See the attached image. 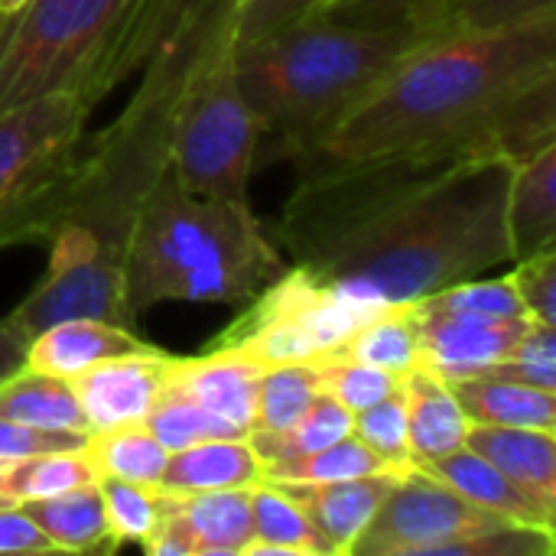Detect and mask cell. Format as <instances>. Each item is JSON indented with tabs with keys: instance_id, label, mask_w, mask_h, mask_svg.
I'll return each mask as SVG.
<instances>
[{
	"instance_id": "cell-1",
	"label": "cell",
	"mask_w": 556,
	"mask_h": 556,
	"mask_svg": "<svg viewBox=\"0 0 556 556\" xmlns=\"http://www.w3.org/2000/svg\"><path fill=\"white\" fill-rule=\"evenodd\" d=\"M511 166L437 150L303 169L274 241L293 267L365 309L410 306L511 264Z\"/></svg>"
},
{
	"instance_id": "cell-2",
	"label": "cell",
	"mask_w": 556,
	"mask_h": 556,
	"mask_svg": "<svg viewBox=\"0 0 556 556\" xmlns=\"http://www.w3.org/2000/svg\"><path fill=\"white\" fill-rule=\"evenodd\" d=\"M212 0H189L173 29L140 68L124 111L81 140L42 225L49 267L7 323L26 339L68 319L94 316L134 329L124 300V257L137 215L169 169L173 124L182 78L199 46Z\"/></svg>"
},
{
	"instance_id": "cell-3",
	"label": "cell",
	"mask_w": 556,
	"mask_h": 556,
	"mask_svg": "<svg viewBox=\"0 0 556 556\" xmlns=\"http://www.w3.org/2000/svg\"><path fill=\"white\" fill-rule=\"evenodd\" d=\"M547 75H556V10L502 33L430 36L290 163L303 173L437 150L508 160L502 114Z\"/></svg>"
},
{
	"instance_id": "cell-4",
	"label": "cell",
	"mask_w": 556,
	"mask_h": 556,
	"mask_svg": "<svg viewBox=\"0 0 556 556\" xmlns=\"http://www.w3.org/2000/svg\"><path fill=\"white\" fill-rule=\"evenodd\" d=\"M287 267L248 199L195 192L166 169L127 241L124 300L134 319L160 303L244 306Z\"/></svg>"
},
{
	"instance_id": "cell-5",
	"label": "cell",
	"mask_w": 556,
	"mask_h": 556,
	"mask_svg": "<svg viewBox=\"0 0 556 556\" xmlns=\"http://www.w3.org/2000/svg\"><path fill=\"white\" fill-rule=\"evenodd\" d=\"M430 36L440 33L414 26L362 29L306 16L238 42V85L261 124V150L270 147V160L303 153Z\"/></svg>"
},
{
	"instance_id": "cell-6",
	"label": "cell",
	"mask_w": 556,
	"mask_h": 556,
	"mask_svg": "<svg viewBox=\"0 0 556 556\" xmlns=\"http://www.w3.org/2000/svg\"><path fill=\"white\" fill-rule=\"evenodd\" d=\"M189 0H23L0 13V117L52 91L94 108L127 81Z\"/></svg>"
},
{
	"instance_id": "cell-7",
	"label": "cell",
	"mask_w": 556,
	"mask_h": 556,
	"mask_svg": "<svg viewBox=\"0 0 556 556\" xmlns=\"http://www.w3.org/2000/svg\"><path fill=\"white\" fill-rule=\"evenodd\" d=\"M235 0H212L176 101L169 169L182 186L248 199L261 153V124L238 85Z\"/></svg>"
},
{
	"instance_id": "cell-8",
	"label": "cell",
	"mask_w": 556,
	"mask_h": 556,
	"mask_svg": "<svg viewBox=\"0 0 556 556\" xmlns=\"http://www.w3.org/2000/svg\"><path fill=\"white\" fill-rule=\"evenodd\" d=\"M91 111L85 94L52 91L0 117V248L42 238Z\"/></svg>"
},
{
	"instance_id": "cell-9",
	"label": "cell",
	"mask_w": 556,
	"mask_h": 556,
	"mask_svg": "<svg viewBox=\"0 0 556 556\" xmlns=\"http://www.w3.org/2000/svg\"><path fill=\"white\" fill-rule=\"evenodd\" d=\"M371 313L290 264L287 274L244 303L241 316L212 345L244 349L261 365L319 362L336 355L349 332Z\"/></svg>"
},
{
	"instance_id": "cell-10",
	"label": "cell",
	"mask_w": 556,
	"mask_h": 556,
	"mask_svg": "<svg viewBox=\"0 0 556 556\" xmlns=\"http://www.w3.org/2000/svg\"><path fill=\"white\" fill-rule=\"evenodd\" d=\"M505 521L430 472L410 469L394 482L349 556H446L459 541Z\"/></svg>"
},
{
	"instance_id": "cell-11",
	"label": "cell",
	"mask_w": 556,
	"mask_h": 556,
	"mask_svg": "<svg viewBox=\"0 0 556 556\" xmlns=\"http://www.w3.org/2000/svg\"><path fill=\"white\" fill-rule=\"evenodd\" d=\"M251 538V489L166 492L163 515L143 551L150 556H244Z\"/></svg>"
},
{
	"instance_id": "cell-12",
	"label": "cell",
	"mask_w": 556,
	"mask_h": 556,
	"mask_svg": "<svg viewBox=\"0 0 556 556\" xmlns=\"http://www.w3.org/2000/svg\"><path fill=\"white\" fill-rule=\"evenodd\" d=\"M410 316L417 329L420 365L443 381L485 375L492 365L511 355L531 326V319H479L427 309L424 303H410Z\"/></svg>"
},
{
	"instance_id": "cell-13",
	"label": "cell",
	"mask_w": 556,
	"mask_h": 556,
	"mask_svg": "<svg viewBox=\"0 0 556 556\" xmlns=\"http://www.w3.org/2000/svg\"><path fill=\"white\" fill-rule=\"evenodd\" d=\"M173 355L166 349L117 355L72 378V391L88 420V433L143 424L166 391Z\"/></svg>"
},
{
	"instance_id": "cell-14",
	"label": "cell",
	"mask_w": 556,
	"mask_h": 556,
	"mask_svg": "<svg viewBox=\"0 0 556 556\" xmlns=\"http://www.w3.org/2000/svg\"><path fill=\"white\" fill-rule=\"evenodd\" d=\"M264 365L235 345H208L199 355H173L169 384L218 417L235 437H251L257 417V381Z\"/></svg>"
},
{
	"instance_id": "cell-15",
	"label": "cell",
	"mask_w": 556,
	"mask_h": 556,
	"mask_svg": "<svg viewBox=\"0 0 556 556\" xmlns=\"http://www.w3.org/2000/svg\"><path fill=\"white\" fill-rule=\"evenodd\" d=\"M401 476L404 472H375V476L339 479V482H303V485L274 482V485L293 495V502L303 508L316 534L326 541L329 554L349 556Z\"/></svg>"
},
{
	"instance_id": "cell-16",
	"label": "cell",
	"mask_w": 556,
	"mask_h": 556,
	"mask_svg": "<svg viewBox=\"0 0 556 556\" xmlns=\"http://www.w3.org/2000/svg\"><path fill=\"white\" fill-rule=\"evenodd\" d=\"M153 349H156L153 342L140 339L127 326L94 319V316H68V319H59V323L39 329L29 339L26 368L72 381L75 375L88 371L98 362H108L117 355L153 352Z\"/></svg>"
},
{
	"instance_id": "cell-17",
	"label": "cell",
	"mask_w": 556,
	"mask_h": 556,
	"mask_svg": "<svg viewBox=\"0 0 556 556\" xmlns=\"http://www.w3.org/2000/svg\"><path fill=\"white\" fill-rule=\"evenodd\" d=\"M466 446L556 518V433L472 424Z\"/></svg>"
},
{
	"instance_id": "cell-18",
	"label": "cell",
	"mask_w": 556,
	"mask_h": 556,
	"mask_svg": "<svg viewBox=\"0 0 556 556\" xmlns=\"http://www.w3.org/2000/svg\"><path fill=\"white\" fill-rule=\"evenodd\" d=\"M401 388L407 404V440L417 469L466 446V433L472 424L459 407L450 381L417 365L401 378Z\"/></svg>"
},
{
	"instance_id": "cell-19",
	"label": "cell",
	"mask_w": 556,
	"mask_h": 556,
	"mask_svg": "<svg viewBox=\"0 0 556 556\" xmlns=\"http://www.w3.org/2000/svg\"><path fill=\"white\" fill-rule=\"evenodd\" d=\"M505 228L511 264L556 244V143L511 166Z\"/></svg>"
},
{
	"instance_id": "cell-20",
	"label": "cell",
	"mask_w": 556,
	"mask_h": 556,
	"mask_svg": "<svg viewBox=\"0 0 556 556\" xmlns=\"http://www.w3.org/2000/svg\"><path fill=\"white\" fill-rule=\"evenodd\" d=\"M264 482V463L248 437L202 440L169 453L160 489L173 495L215 492V489H254Z\"/></svg>"
},
{
	"instance_id": "cell-21",
	"label": "cell",
	"mask_w": 556,
	"mask_h": 556,
	"mask_svg": "<svg viewBox=\"0 0 556 556\" xmlns=\"http://www.w3.org/2000/svg\"><path fill=\"white\" fill-rule=\"evenodd\" d=\"M424 472H430L433 479H440L443 485H450L453 492H459L463 498H469L472 505L498 518H508L518 525H541V528L556 531L554 515H547L534 498H528L511 479H505L489 459H482L469 446L424 466Z\"/></svg>"
},
{
	"instance_id": "cell-22",
	"label": "cell",
	"mask_w": 556,
	"mask_h": 556,
	"mask_svg": "<svg viewBox=\"0 0 556 556\" xmlns=\"http://www.w3.org/2000/svg\"><path fill=\"white\" fill-rule=\"evenodd\" d=\"M459 407L469 424L482 427H521V430H551L556 433V394L531 384L476 375L450 381Z\"/></svg>"
},
{
	"instance_id": "cell-23",
	"label": "cell",
	"mask_w": 556,
	"mask_h": 556,
	"mask_svg": "<svg viewBox=\"0 0 556 556\" xmlns=\"http://www.w3.org/2000/svg\"><path fill=\"white\" fill-rule=\"evenodd\" d=\"M20 508L36 521L55 554H114L98 482Z\"/></svg>"
},
{
	"instance_id": "cell-24",
	"label": "cell",
	"mask_w": 556,
	"mask_h": 556,
	"mask_svg": "<svg viewBox=\"0 0 556 556\" xmlns=\"http://www.w3.org/2000/svg\"><path fill=\"white\" fill-rule=\"evenodd\" d=\"M0 417L55 433H81L88 437V420L78 407L72 381L20 368L7 381H0Z\"/></svg>"
},
{
	"instance_id": "cell-25",
	"label": "cell",
	"mask_w": 556,
	"mask_h": 556,
	"mask_svg": "<svg viewBox=\"0 0 556 556\" xmlns=\"http://www.w3.org/2000/svg\"><path fill=\"white\" fill-rule=\"evenodd\" d=\"M251 528L254 538L244 556H332L293 495L274 482H257L251 489Z\"/></svg>"
},
{
	"instance_id": "cell-26",
	"label": "cell",
	"mask_w": 556,
	"mask_h": 556,
	"mask_svg": "<svg viewBox=\"0 0 556 556\" xmlns=\"http://www.w3.org/2000/svg\"><path fill=\"white\" fill-rule=\"evenodd\" d=\"M81 450L91 459L98 479H121L137 485H160L169 459V450L147 430V424L94 430L85 437Z\"/></svg>"
},
{
	"instance_id": "cell-27",
	"label": "cell",
	"mask_w": 556,
	"mask_h": 556,
	"mask_svg": "<svg viewBox=\"0 0 556 556\" xmlns=\"http://www.w3.org/2000/svg\"><path fill=\"white\" fill-rule=\"evenodd\" d=\"M336 355L375 365L381 371L391 375H407L410 368L420 365V352H417V329H414V316L410 306H384L375 309L368 319H362L349 339L339 345Z\"/></svg>"
},
{
	"instance_id": "cell-28",
	"label": "cell",
	"mask_w": 556,
	"mask_h": 556,
	"mask_svg": "<svg viewBox=\"0 0 556 556\" xmlns=\"http://www.w3.org/2000/svg\"><path fill=\"white\" fill-rule=\"evenodd\" d=\"M98 482V472L85 450H52L36 453L16 463H7L3 472V498L7 505H26L39 498H55L78 485Z\"/></svg>"
},
{
	"instance_id": "cell-29",
	"label": "cell",
	"mask_w": 556,
	"mask_h": 556,
	"mask_svg": "<svg viewBox=\"0 0 556 556\" xmlns=\"http://www.w3.org/2000/svg\"><path fill=\"white\" fill-rule=\"evenodd\" d=\"M352 420L355 414L349 407H342L336 397L319 394L313 401V407L290 427L283 430H254L248 440L254 446V453L261 456V463H280V459H293L303 453H316L342 437L352 433Z\"/></svg>"
},
{
	"instance_id": "cell-30",
	"label": "cell",
	"mask_w": 556,
	"mask_h": 556,
	"mask_svg": "<svg viewBox=\"0 0 556 556\" xmlns=\"http://www.w3.org/2000/svg\"><path fill=\"white\" fill-rule=\"evenodd\" d=\"M375 472H404L391 469L384 459H378L355 433L316 450L303 453L293 459L267 463L264 466V482H280V485H303V482H339V479H362Z\"/></svg>"
},
{
	"instance_id": "cell-31",
	"label": "cell",
	"mask_w": 556,
	"mask_h": 556,
	"mask_svg": "<svg viewBox=\"0 0 556 556\" xmlns=\"http://www.w3.org/2000/svg\"><path fill=\"white\" fill-rule=\"evenodd\" d=\"M319 394H323V388H319L313 362L264 365L261 381H257L254 430H283V427L296 424L313 407V401Z\"/></svg>"
},
{
	"instance_id": "cell-32",
	"label": "cell",
	"mask_w": 556,
	"mask_h": 556,
	"mask_svg": "<svg viewBox=\"0 0 556 556\" xmlns=\"http://www.w3.org/2000/svg\"><path fill=\"white\" fill-rule=\"evenodd\" d=\"M98 489H101L114 551L127 544L143 551V544L150 541L163 515L166 492L160 485H137V482H121V479H98Z\"/></svg>"
},
{
	"instance_id": "cell-33",
	"label": "cell",
	"mask_w": 556,
	"mask_h": 556,
	"mask_svg": "<svg viewBox=\"0 0 556 556\" xmlns=\"http://www.w3.org/2000/svg\"><path fill=\"white\" fill-rule=\"evenodd\" d=\"M450 3L453 0H329L313 16H326V20L362 26V29L414 26V29L440 33Z\"/></svg>"
},
{
	"instance_id": "cell-34",
	"label": "cell",
	"mask_w": 556,
	"mask_h": 556,
	"mask_svg": "<svg viewBox=\"0 0 556 556\" xmlns=\"http://www.w3.org/2000/svg\"><path fill=\"white\" fill-rule=\"evenodd\" d=\"M417 303H424L427 309L479 316V319H531L508 274L505 277H469V280L450 283Z\"/></svg>"
},
{
	"instance_id": "cell-35",
	"label": "cell",
	"mask_w": 556,
	"mask_h": 556,
	"mask_svg": "<svg viewBox=\"0 0 556 556\" xmlns=\"http://www.w3.org/2000/svg\"><path fill=\"white\" fill-rule=\"evenodd\" d=\"M147 430L169 450H186L192 443H202V440H225V437H235L218 417H212L208 410H202L189 394H182L179 388H173L166 381V391L163 397L156 401V407L150 410V417L143 420Z\"/></svg>"
},
{
	"instance_id": "cell-36",
	"label": "cell",
	"mask_w": 556,
	"mask_h": 556,
	"mask_svg": "<svg viewBox=\"0 0 556 556\" xmlns=\"http://www.w3.org/2000/svg\"><path fill=\"white\" fill-rule=\"evenodd\" d=\"M313 368H316L323 394L336 397L352 414H358V410L378 404L381 397H388L391 391H397L401 378H404V375H391V371H381L375 365H365V362H355L345 355H326V358L313 362Z\"/></svg>"
},
{
	"instance_id": "cell-37",
	"label": "cell",
	"mask_w": 556,
	"mask_h": 556,
	"mask_svg": "<svg viewBox=\"0 0 556 556\" xmlns=\"http://www.w3.org/2000/svg\"><path fill=\"white\" fill-rule=\"evenodd\" d=\"M352 433L391 469H417L410 456V440H407V404H404V388L391 391L378 404L365 407L352 420Z\"/></svg>"
},
{
	"instance_id": "cell-38",
	"label": "cell",
	"mask_w": 556,
	"mask_h": 556,
	"mask_svg": "<svg viewBox=\"0 0 556 556\" xmlns=\"http://www.w3.org/2000/svg\"><path fill=\"white\" fill-rule=\"evenodd\" d=\"M554 10L556 0H453L440 33H502Z\"/></svg>"
},
{
	"instance_id": "cell-39",
	"label": "cell",
	"mask_w": 556,
	"mask_h": 556,
	"mask_svg": "<svg viewBox=\"0 0 556 556\" xmlns=\"http://www.w3.org/2000/svg\"><path fill=\"white\" fill-rule=\"evenodd\" d=\"M485 375L492 378H505V381H518V384H531L541 391H554L556 394V332L547 323H534L528 326V332L518 339V345L511 349L508 358H502L498 365H492Z\"/></svg>"
},
{
	"instance_id": "cell-40",
	"label": "cell",
	"mask_w": 556,
	"mask_h": 556,
	"mask_svg": "<svg viewBox=\"0 0 556 556\" xmlns=\"http://www.w3.org/2000/svg\"><path fill=\"white\" fill-rule=\"evenodd\" d=\"M508 277H511L528 316L534 323L556 326V244L531 254V257L515 261V270Z\"/></svg>"
},
{
	"instance_id": "cell-41",
	"label": "cell",
	"mask_w": 556,
	"mask_h": 556,
	"mask_svg": "<svg viewBox=\"0 0 556 556\" xmlns=\"http://www.w3.org/2000/svg\"><path fill=\"white\" fill-rule=\"evenodd\" d=\"M329 0H241L235 7V29L238 42L267 36L280 26H290L296 20H306L319 13Z\"/></svg>"
},
{
	"instance_id": "cell-42",
	"label": "cell",
	"mask_w": 556,
	"mask_h": 556,
	"mask_svg": "<svg viewBox=\"0 0 556 556\" xmlns=\"http://www.w3.org/2000/svg\"><path fill=\"white\" fill-rule=\"evenodd\" d=\"M85 437L81 433H55V430H36L13 424L0 417V463H16L36 453H52V450H81Z\"/></svg>"
},
{
	"instance_id": "cell-43",
	"label": "cell",
	"mask_w": 556,
	"mask_h": 556,
	"mask_svg": "<svg viewBox=\"0 0 556 556\" xmlns=\"http://www.w3.org/2000/svg\"><path fill=\"white\" fill-rule=\"evenodd\" d=\"M55 547L20 505H0V556H49Z\"/></svg>"
},
{
	"instance_id": "cell-44",
	"label": "cell",
	"mask_w": 556,
	"mask_h": 556,
	"mask_svg": "<svg viewBox=\"0 0 556 556\" xmlns=\"http://www.w3.org/2000/svg\"><path fill=\"white\" fill-rule=\"evenodd\" d=\"M26 349H29V339L13 323L0 319V381H7L26 365Z\"/></svg>"
},
{
	"instance_id": "cell-45",
	"label": "cell",
	"mask_w": 556,
	"mask_h": 556,
	"mask_svg": "<svg viewBox=\"0 0 556 556\" xmlns=\"http://www.w3.org/2000/svg\"><path fill=\"white\" fill-rule=\"evenodd\" d=\"M23 0H0V13H7V10H16Z\"/></svg>"
},
{
	"instance_id": "cell-46",
	"label": "cell",
	"mask_w": 556,
	"mask_h": 556,
	"mask_svg": "<svg viewBox=\"0 0 556 556\" xmlns=\"http://www.w3.org/2000/svg\"><path fill=\"white\" fill-rule=\"evenodd\" d=\"M3 472H7V463H0V505H7V498H3Z\"/></svg>"
},
{
	"instance_id": "cell-47",
	"label": "cell",
	"mask_w": 556,
	"mask_h": 556,
	"mask_svg": "<svg viewBox=\"0 0 556 556\" xmlns=\"http://www.w3.org/2000/svg\"><path fill=\"white\" fill-rule=\"evenodd\" d=\"M235 3H241V0H235Z\"/></svg>"
}]
</instances>
